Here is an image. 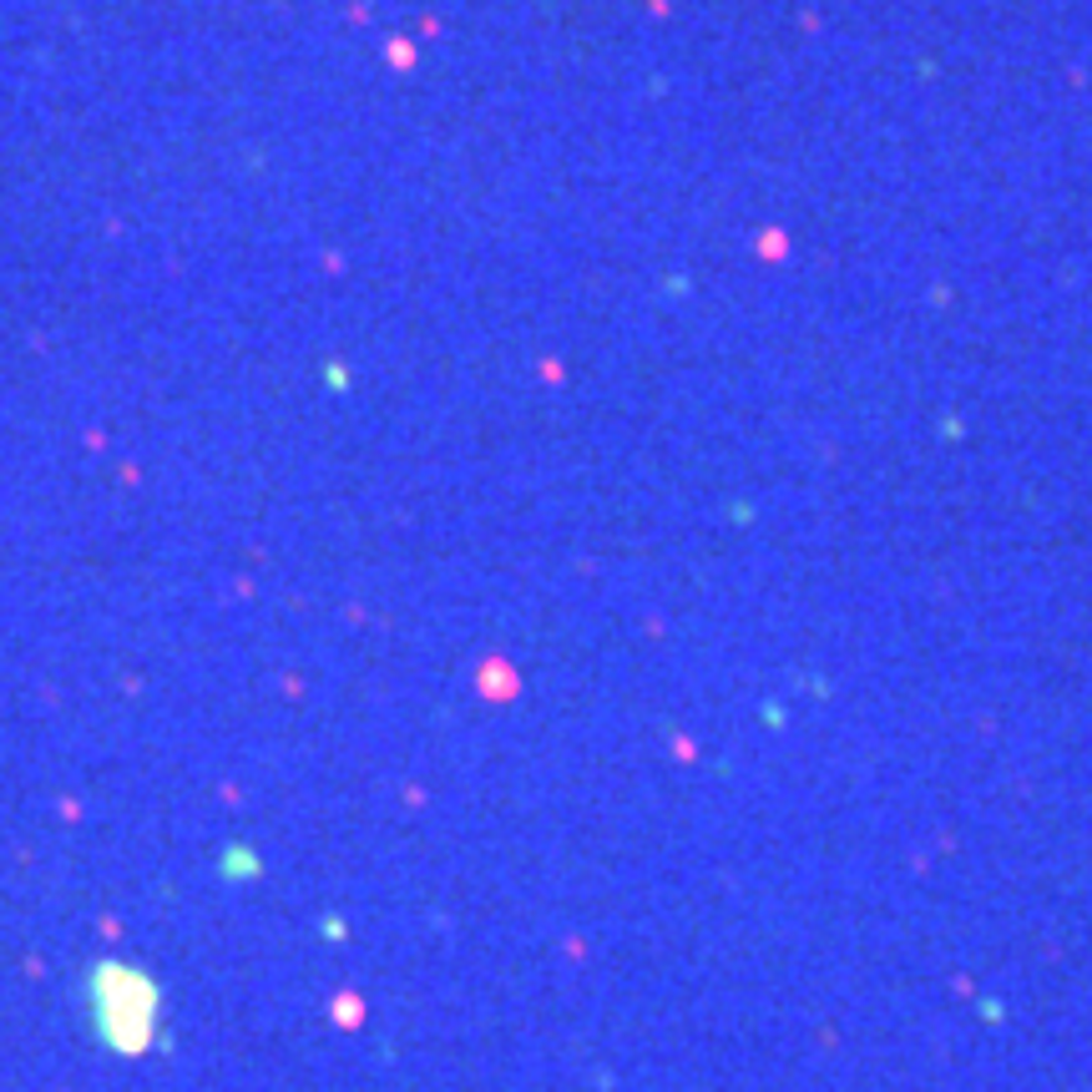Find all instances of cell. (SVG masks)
Masks as SVG:
<instances>
[]
</instances>
